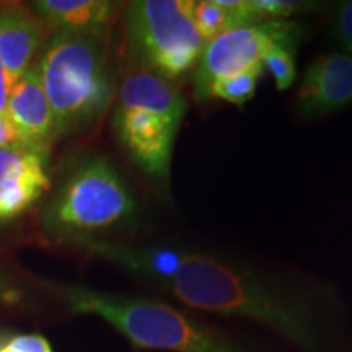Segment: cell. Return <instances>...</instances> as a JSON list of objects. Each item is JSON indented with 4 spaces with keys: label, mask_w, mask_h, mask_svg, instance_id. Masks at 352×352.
I'll use <instances>...</instances> for the list:
<instances>
[{
    "label": "cell",
    "mask_w": 352,
    "mask_h": 352,
    "mask_svg": "<svg viewBox=\"0 0 352 352\" xmlns=\"http://www.w3.org/2000/svg\"><path fill=\"white\" fill-rule=\"evenodd\" d=\"M46 26L26 8L0 12V63L13 85L33 65L46 41Z\"/></svg>",
    "instance_id": "cell-12"
},
{
    "label": "cell",
    "mask_w": 352,
    "mask_h": 352,
    "mask_svg": "<svg viewBox=\"0 0 352 352\" xmlns=\"http://www.w3.org/2000/svg\"><path fill=\"white\" fill-rule=\"evenodd\" d=\"M305 32L300 21L274 20L240 26L209 39L192 70V96L208 101L214 82L263 67V59L274 47L297 51Z\"/></svg>",
    "instance_id": "cell-7"
},
{
    "label": "cell",
    "mask_w": 352,
    "mask_h": 352,
    "mask_svg": "<svg viewBox=\"0 0 352 352\" xmlns=\"http://www.w3.org/2000/svg\"><path fill=\"white\" fill-rule=\"evenodd\" d=\"M50 188L47 151L21 142L0 147V222L19 217Z\"/></svg>",
    "instance_id": "cell-8"
},
{
    "label": "cell",
    "mask_w": 352,
    "mask_h": 352,
    "mask_svg": "<svg viewBox=\"0 0 352 352\" xmlns=\"http://www.w3.org/2000/svg\"><path fill=\"white\" fill-rule=\"evenodd\" d=\"M59 294L69 311L98 316L139 349L266 352L219 324L158 298L116 296L83 285H64Z\"/></svg>",
    "instance_id": "cell-2"
},
{
    "label": "cell",
    "mask_w": 352,
    "mask_h": 352,
    "mask_svg": "<svg viewBox=\"0 0 352 352\" xmlns=\"http://www.w3.org/2000/svg\"><path fill=\"white\" fill-rule=\"evenodd\" d=\"M19 134L8 114H0V147H10L19 144Z\"/></svg>",
    "instance_id": "cell-18"
},
{
    "label": "cell",
    "mask_w": 352,
    "mask_h": 352,
    "mask_svg": "<svg viewBox=\"0 0 352 352\" xmlns=\"http://www.w3.org/2000/svg\"><path fill=\"white\" fill-rule=\"evenodd\" d=\"M122 8L121 3L108 0H38L32 2L30 10L47 32L98 33L111 32Z\"/></svg>",
    "instance_id": "cell-11"
},
{
    "label": "cell",
    "mask_w": 352,
    "mask_h": 352,
    "mask_svg": "<svg viewBox=\"0 0 352 352\" xmlns=\"http://www.w3.org/2000/svg\"><path fill=\"white\" fill-rule=\"evenodd\" d=\"M113 101L111 126L122 151L151 182L168 189L176 139L188 113L182 87L129 65Z\"/></svg>",
    "instance_id": "cell-4"
},
{
    "label": "cell",
    "mask_w": 352,
    "mask_h": 352,
    "mask_svg": "<svg viewBox=\"0 0 352 352\" xmlns=\"http://www.w3.org/2000/svg\"><path fill=\"white\" fill-rule=\"evenodd\" d=\"M261 76L263 67H258L214 82L209 88L208 100H222L230 104L241 107V104L248 103L256 94L258 82Z\"/></svg>",
    "instance_id": "cell-14"
},
{
    "label": "cell",
    "mask_w": 352,
    "mask_h": 352,
    "mask_svg": "<svg viewBox=\"0 0 352 352\" xmlns=\"http://www.w3.org/2000/svg\"><path fill=\"white\" fill-rule=\"evenodd\" d=\"M135 214L138 202L124 178L107 157L95 155L80 162L56 189L43 212V227L59 239L90 241L129 223Z\"/></svg>",
    "instance_id": "cell-5"
},
{
    "label": "cell",
    "mask_w": 352,
    "mask_h": 352,
    "mask_svg": "<svg viewBox=\"0 0 352 352\" xmlns=\"http://www.w3.org/2000/svg\"><path fill=\"white\" fill-rule=\"evenodd\" d=\"M7 114L21 144L41 151L50 148L51 140L56 138L54 121L34 63L12 87Z\"/></svg>",
    "instance_id": "cell-10"
},
{
    "label": "cell",
    "mask_w": 352,
    "mask_h": 352,
    "mask_svg": "<svg viewBox=\"0 0 352 352\" xmlns=\"http://www.w3.org/2000/svg\"><path fill=\"white\" fill-rule=\"evenodd\" d=\"M263 70L274 78L279 90H287L294 85L297 77L296 50L289 47H274L263 59Z\"/></svg>",
    "instance_id": "cell-15"
},
{
    "label": "cell",
    "mask_w": 352,
    "mask_h": 352,
    "mask_svg": "<svg viewBox=\"0 0 352 352\" xmlns=\"http://www.w3.org/2000/svg\"><path fill=\"white\" fill-rule=\"evenodd\" d=\"M192 0H134L122 8L127 63L179 83L192 74L206 39L191 16Z\"/></svg>",
    "instance_id": "cell-6"
},
{
    "label": "cell",
    "mask_w": 352,
    "mask_h": 352,
    "mask_svg": "<svg viewBox=\"0 0 352 352\" xmlns=\"http://www.w3.org/2000/svg\"><path fill=\"white\" fill-rule=\"evenodd\" d=\"M111 32H57L44 41L36 67L52 111L54 135L96 124L116 95Z\"/></svg>",
    "instance_id": "cell-3"
},
{
    "label": "cell",
    "mask_w": 352,
    "mask_h": 352,
    "mask_svg": "<svg viewBox=\"0 0 352 352\" xmlns=\"http://www.w3.org/2000/svg\"><path fill=\"white\" fill-rule=\"evenodd\" d=\"M331 36L344 51L352 56V0L336 3L331 19Z\"/></svg>",
    "instance_id": "cell-16"
},
{
    "label": "cell",
    "mask_w": 352,
    "mask_h": 352,
    "mask_svg": "<svg viewBox=\"0 0 352 352\" xmlns=\"http://www.w3.org/2000/svg\"><path fill=\"white\" fill-rule=\"evenodd\" d=\"M12 352H52L51 344L41 334H21L6 344Z\"/></svg>",
    "instance_id": "cell-17"
},
{
    "label": "cell",
    "mask_w": 352,
    "mask_h": 352,
    "mask_svg": "<svg viewBox=\"0 0 352 352\" xmlns=\"http://www.w3.org/2000/svg\"><path fill=\"white\" fill-rule=\"evenodd\" d=\"M88 248L192 310L254 321L300 352H352L344 305L324 280L188 245Z\"/></svg>",
    "instance_id": "cell-1"
},
{
    "label": "cell",
    "mask_w": 352,
    "mask_h": 352,
    "mask_svg": "<svg viewBox=\"0 0 352 352\" xmlns=\"http://www.w3.org/2000/svg\"><path fill=\"white\" fill-rule=\"evenodd\" d=\"M352 103V56L331 51L308 65L296 94V111L302 118H320Z\"/></svg>",
    "instance_id": "cell-9"
},
{
    "label": "cell",
    "mask_w": 352,
    "mask_h": 352,
    "mask_svg": "<svg viewBox=\"0 0 352 352\" xmlns=\"http://www.w3.org/2000/svg\"><path fill=\"white\" fill-rule=\"evenodd\" d=\"M0 352H12L10 349H8L7 346H3V347H0Z\"/></svg>",
    "instance_id": "cell-20"
},
{
    "label": "cell",
    "mask_w": 352,
    "mask_h": 352,
    "mask_svg": "<svg viewBox=\"0 0 352 352\" xmlns=\"http://www.w3.org/2000/svg\"><path fill=\"white\" fill-rule=\"evenodd\" d=\"M191 16L206 43L240 26L261 23L250 0H192Z\"/></svg>",
    "instance_id": "cell-13"
},
{
    "label": "cell",
    "mask_w": 352,
    "mask_h": 352,
    "mask_svg": "<svg viewBox=\"0 0 352 352\" xmlns=\"http://www.w3.org/2000/svg\"><path fill=\"white\" fill-rule=\"evenodd\" d=\"M13 82L10 76L7 74V70L3 69L2 63H0V114L7 113V104H8V96H10Z\"/></svg>",
    "instance_id": "cell-19"
}]
</instances>
